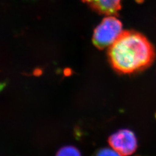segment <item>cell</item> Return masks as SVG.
I'll return each instance as SVG.
<instances>
[{
	"instance_id": "1",
	"label": "cell",
	"mask_w": 156,
	"mask_h": 156,
	"mask_svg": "<svg viewBox=\"0 0 156 156\" xmlns=\"http://www.w3.org/2000/svg\"><path fill=\"white\" fill-rule=\"evenodd\" d=\"M112 66L118 73L129 74L149 67L154 58V50L143 35L123 31L108 49Z\"/></svg>"
},
{
	"instance_id": "6",
	"label": "cell",
	"mask_w": 156,
	"mask_h": 156,
	"mask_svg": "<svg viewBox=\"0 0 156 156\" xmlns=\"http://www.w3.org/2000/svg\"><path fill=\"white\" fill-rule=\"evenodd\" d=\"M95 156H122L116 151L109 148H104L98 151Z\"/></svg>"
},
{
	"instance_id": "3",
	"label": "cell",
	"mask_w": 156,
	"mask_h": 156,
	"mask_svg": "<svg viewBox=\"0 0 156 156\" xmlns=\"http://www.w3.org/2000/svg\"><path fill=\"white\" fill-rule=\"evenodd\" d=\"M109 144L122 156L131 155L138 146L135 135L128 129H122L112 134L109 138Z\"/></svg>"
},
{
	"instance_id": "4",
	"label": "cell",
	"mask_w": 156,
	"mask_h": 156,
	"mask_svg": "<svg viewBox=\"0 0 156 156\" xmlns=\"http://www.w3.org/2000/svg\"><path fill=\"white\" fill-rule=\"evenodd\" d=\"M95 11L106 16H116L121 8L122 0H82Z\"/></svg>"
},
{
	"instance_id": "5",
	"label": "cell",
	"mask_w": 156,
	"mask_h": 156,
	"mask_svg": "<svg viewBox=\"0 0 156 156\" xmlns=\"http://www.w3.org/2000/svg\"><path fill=\"white\" fill-rule=\"evenodd\" d=\"M56 156H82L80 151L72 146H67L62 147L57 152Z\"/></svg>"
},
{
	"instance_id": "2",
	"label": "cell",
	"mask_w": 156,
	"mask_h": 156,
	"mask_svg": "<svg viewBox=\"0 0 156 156\" xmlns=\"http://www.w3.org/2000/svg\"><path fill=\"white\" fill-rule=\"evenodd\" d=\"M123 31L120 21L113 16H108L95 29L93 42L98 49H103L113 44Z\"/></svg>"
}]
</instances>
